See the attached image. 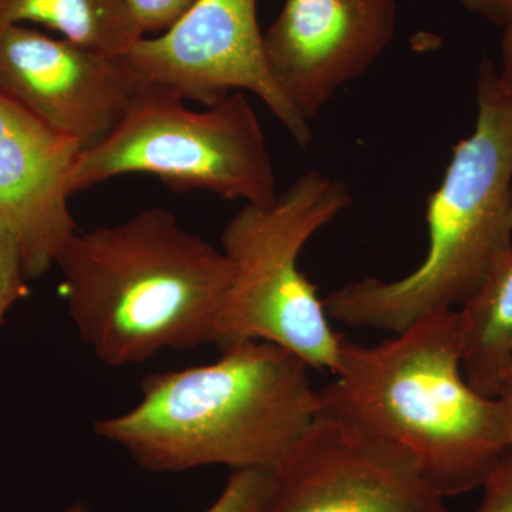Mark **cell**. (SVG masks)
I'll return each mask as SVG.
<instances>
[{
	"instance_id": "obj_1",
	"label": "cell",
	"mask_w": 512,
	"mask_h": 512,
	"mask_svg": "<svg viewBox=\"0 0 512 512\" xmlns=\"http://www.w3.org/2000/svg\"><path fill=\"white\" fill-rule=\"evenodd\" d=\"M55 266L80 339L111 367L214 343L232 275L222 249L161 207L77 231Z\"/></svg>"
},
{
	"instance_id": "obj_2",
	"label": "cell",
	"mask_w": 512,
	"mask_h": 512,
	"mask_svg": "<svg viewBox=\"0 0 512 512\" xmlns=\"http://www.w3.org/2000/svg\"><path fill=\"white\" fill-rule=\"evenodd\" d=\"M463 352L458 309L430 313L376 346L343 335L318 412L406 448L443 497L471 493L511 439L504 403L467 382Z\"/></svg>"
},
{
	"instance_id": "obj_3",
	"label": "cell",
	"mask_w": 512,
	"mask_h": 512,
	"mask_svg": "<svg viewBox=\"0 0 512 512\" xmlns=\"http://www.w3.org/2000/svg\"><path fill=\"white\" fill-rule=\"evenodd\" d=\"M221 352L144 377L137 404L97 420L94 433L151 473L274 467L318 413L311 367L262 340Z\"/></svg>"
},
{
	"instance_id": "obj_4",
	"label": "cell",
	"mask_w": 512,
	"mask_h": 512,
	"mask_svg": "<svg viewBox=\"0 0 512 512\" xmlns=\"http://www.w3.org/2000/svg\"><path fill=\"white\" fill-rule=\"evenodd\" d=\"M473 133L453 147L427 200L429 247L396 281L366 278L323 298L330 320L396 333L430 313L460 309L512 254V94L497 64L478 66Z\"/></svg>"
},
{
	"instance_id": "obj_5",
	"label": "cell",
	"mask_w": 512,
	"mask_h": 512,
	"mask_svg": "<svg viewBox=\"0 0 512 512\" xmlns=\"http://www.w3.org/2000/svg\"><path fill=\"white\" fill-rule=\"evenodd\" d=\"M350 205L348 185L319 171L303 174L274 201L244 204L221 235L232 275L215 345L262 340L311 369L335 372L343 335L330 325L318 286L299 269V256Z\"/></svg>"
},
{
	"instance_id": "obj_6",
	"label": "cell",
	"mask_w": 512,
	"mask_h": 512,
	"mask_svg": "<svg viewBox=\"0 0 512 512\" xmlns=\"http://www.w3.org/2000/svg\"><path fill=\"white\" fill-rule=\"evenodd\" d=\"M128 174H147L178 191L266 204L278 197L274 158L254 106L234 92L207 110L148 86L116 130L82 151L69 194Z\"/></svg>"
},
{
	"instance_id": "obj_7",
	"label": "cell",
	"mask_w": 512,
	"mask_h": 512,
	"mask_svg": "<svg viewBox=\"0 0 512 512\" xmlns=\"http://www.w3.org/2000/svg\"><path fill=\"white\" fill-rule=\"evenodd\" d=\"M271 470L261 512H448L410 451L322 412Z\"/></svg>"
},
{
	"instance_id": "obj_8",
	"label": "cell",
	"mask_w": 512,
	"mask_h": 512,
	"mask_svg": "<svg viewBox=\"0 0 512 512\" xmlns=\"http://www.w3.org/2000/svg\"><path fill=\"white\" fill-rule=\"evenodd\" d=\"M123 59L141 82L205 107L234 92L254 93L299 147L311 144V123L269 72L256 0H195L167 32L141 37Z\"/></svg>"
},
{
	"instance_id": "obj_9",
	"label": "cell",
	"mask_w": 512,
	"mask_h": 512,
	"mask_svg": "<svg viewBox=\"0 0 512 512\" xmlns=\"http://www.w3.org/2000/svg\"><path fill=\"white\" fill-rule=\"evenodd\" d=\"M148 84L123 59L26 28H0V96L89 150L110 136Z\"/></svg>"
},
{
	"instance_id": "obj_10",
	"label": "cell",
	"mask_w": 512,
	"mask_h": 512,
	"mask_svg": "<svg viewBox=\"0 0 512 512\" xmlns=\"http://www.w3.org/2000/svg\"><path fill=\"white\" fill-rule=\"evenodd\" d=\"M397 0H285L262 33L269 72L311 123L346 84L392 45Z\"/></svg>"
},
{
	"instance_id": "obj_11",
	"label": "cell",
	"mask_w": 512,
	"mask_h": 512,
	"mask_svg": "<svg viewBox=\"0 0 512 512\" xmlns=\"http://www.w3.org/2000/svg\"><path fill=\"white\" fill-rule=\"evenodd\" d=\"M80 147L0 96V211L15 229L29 279L46 275L76 234L69 175Z\"/></svg>"
},
{
	"instance_id": "obj_12",
	"label": "cell",
	"mask_w": 512,
	"mask_h": 512,
	"mask_svg": "<svg viewBox=\"0 0 512 512\" xmlns=\"http://www.w3.org/2000/svg\"><path fill=\"white\" fill-rule=\"evenodd\" d=\"M458 313L464 376L477 392L497 397L512 365V254Z\"/></svg>"
},
{
	"instance_id": "obj_13",
	"label": "cell",
	"mask_w": 512,
	"mask_h": 512,
	"mask_svg": "<svg viewBox=\"0 0 512 512\" xmlns=\"http://www.w3.org/2000/svg\"><path fill=\"white\" fill-rule=\"evenodd\" d=\"M23 23L111 56H123L144 37L126 0H0V28Z\"/></svg>"
},
{
	"instance_id": "obj_14",
	"label": "cell",
	"mask_w": 512,
	"mask_h": 512,
	"mask_svg": "<svg viewBox=\"0 0 512 512\" xmlns=\"http://www.w3.org/2000/svg\"><path fill=\"white\" fill-rule=\"evenodd\" d=\"M22 244L8 218L0 211V325L18 303L29 296Z\"/></svg>"
},
{
	"instance_id": "obj_15",
	"label": "cell",
	"mask_w": 512,
	"mask_h": 512,
	"mask_svg": "<svg viewBox=\"0 0 512 512\" xmlns=\"http://www.w3.org/2000/svg\"><path fill=\"white\" fill-rule=\"evenodd\" d=\"M271 483V467L232 471L217 500L202 512H261Z\"/></svg>"
},
{
	"instance_id": "obj_16",
	"label": "cell",
	"mask_w": 512,
	"mask_h": 512,
	"mask_svg": "<svg viewBox=\"0 0 512 512\" xmlns=\"http://www.w3.org/2000/svg\"><path fill=\"white\" fill-rule=\"evenodd\" d=\"M194 2L195 0H126V5L144 35H161L183 18Z\"/></svg>"
},
{
	"instance_id": "obj_17",
	"label": "cell",
	"mask_w": 512,
	"mask_h": 512,
	"mask_svg": "<svg viewBox=\"0 0 512 512\" xmlns=\"http://www.w3.org/2000/svg\"><path fill=\"white\" fill-rule=\"evenodd\" d=\"M483 500L476 512H512V448L481 485Z\"/></svg>"
},
{
	"instance_id": "obj_18",
	"label": "cell",
	"mask_w": 512,
	"mask_h": 512,
	"mask_svg": "<svg viewBox=\"0 0 512 512\" xmlns=\"http://www.w3.org/2000/svg\"><path fill=\"white\" fill-rule=\"evenodd\" d=\"M457 2L467 12L501 28L512 18V0H457Z\"/></svg>"
},
{
	"instance_id": "obj_19",
	"label": "cell",
	"mask_w": 512,
	"mask_h": 512,
	"mask_svg": "<svg viewBox=\"0 0 512 512\" xmlns=\"http://www.w3.org/2000/svg\"><path fill=\"white\" fill-rule=\"evenodd\" d=\"M498 77L504 89L512 94V18L503 26L500 40V64L497 66Z\"/></svg>"
},
{
	"instance_id": "obj_20",
	"label": "cell",
	"mask_w": 512,
	"mask_h": 512,
	"mask_svg": "<svg viewBox=\"0 0 512 512\" xmlns=\"http://www.w3.org/2000/svg\"><path fill=\"white\" fill-rule=\"evenodd\" d=\"M497 397H500L501 402L504 403L505 412H507L512 448V379H507L503 384H501L500 392H498Z\"/></svg>"
},
{
	"instance_id": "obj_21",
	"label": "cell",
	"mask_w": 512,
	"mask_h": 512,
	"mask_svg": "<svg viewBox=\"0 0 512 512\" xmlns=\"http://www.w3.org/2000/svg\"><path fill=\"white\" fill-rule=\"evenodd\" d=\"M62 512H89V510H87L86 505L83 503H74L69 505V507L64 508Z\"/></svg>"
},
{
	"instance_id": "obj_22",
	"label": "cell",
	"mask_w": 512,
	"mask_h": 512,
	"mask_svg": "<svg viewBox=\"0 0 512 512\" xmlns=\"http://www.w3.org/2000/svg\"><path fill=\"white\" fill-rule=\"evenodd\" d=\"M507 379H512V365L510 366V369L507 370V373H505L504 382Z\"/></svg>"
}]
</instances>
